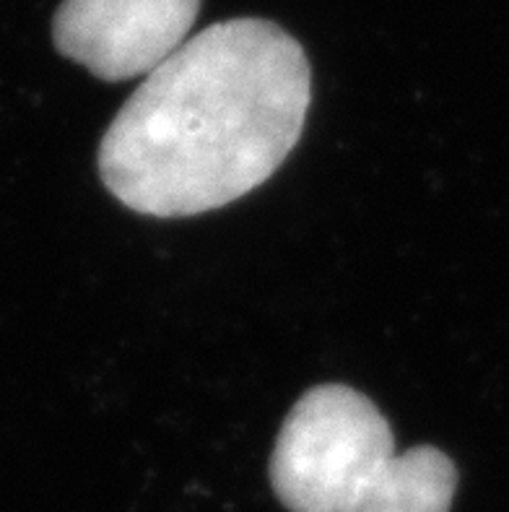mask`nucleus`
Returning a JSON list of instances; mask_svg holds the SVG:
<instances>
[{"label": "nucleus", "instance_id": "nucleus-1", "mask_svg": "<svg viewBox=\"0 0 509 512\" xmlns=\"http://www.w3.org/2000/svg\"><path fill=\"white\" fill-rule=\"evenodd\" d=\"M310 102V58L286 29L219 21L130 94L99 146V177L136 214L216 211L276 175Z\"/></svg>", "mask_w": 509, "mask_h": 512}, {"label": "nucleus", "instance_id": "nucleus-2", "mask_svg": "<svg viewBox=\"0 0 509 512\" xmlns=\"http://www.w3.org/2000/svg\"><path fill=\"white\" fill-rule=\"evenodd\" d=\"M393 455V427L364 393L317 385L278 432L271 487L289 512H343Z\"/></svg>", "mask_w": 509, "mask_h": 512}, {"label": "nucleus", "instance_id": "nucleus-3", "mask_svg": "<svg viewBox=\"0 0 509 512\" xmlns=\"http://www.w3.org/2000/svg\"><path fill=\"white\" fill-rule=\"evenodd\" d=\"M200 0H63L52 42L102 81L149 76L187 42Z\"/></svg>", "mask_w": 509, "mask_h": 512}, {"label": "nucleus", "instance_id": "nucleus-4", "mask_svg": "<svg viewBox=\"0 0 509 512\" xmlns=\"http://www.w3.org/2000/svg\"><path fill=\"white\" fill-rule=\"evenodd\" d=\"M458 468L432 445L395 453L343 512H450Z\"/></svg>", "mask_w": 509, "mask_h": 512}]
</instances>
